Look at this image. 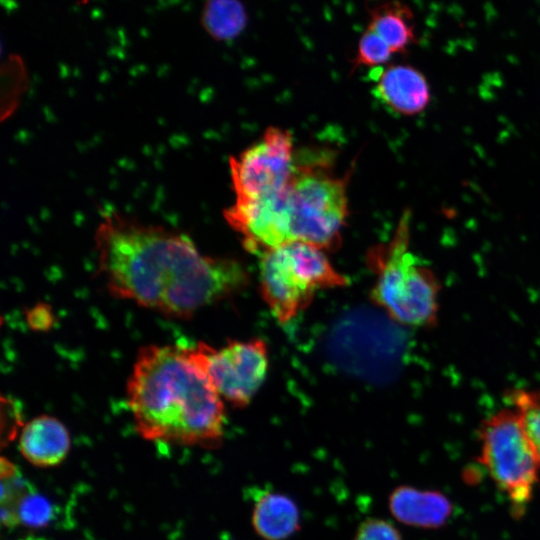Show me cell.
Wrapping results in <instances>:
<instances>
[{
	"label": "cell",
	"instance_id": "20",
	"mask_svg": "<svg viewBox=\"0 0 540 540\" xmlns=\"http://www.w3.org/2000/svg\"><path fill=\"white\" fill-rule=\"evenodd\" d=\"M27 321L32 329L47 330L53 325V315L47 306L38 304L28 312Z\"/></svg>",
	"mask_w": 540,
	"mask_h": 540
},
{
	"label": "cell",
	"instance_id": "16",
	"mask_svg": "<svg viewBox=\"0 0 540 540\" xmlns=\"http://www.w3.org/2000/svg\"><path fill=\"white\" fill-rule=\"evenodd\" d=\"M505 399L516 411L540 465V389H510Z\"/></svg>",
	"mask_w": 540,
	"mask_h": 540
},
{
	"label": "cell",
	"instance_id": "3",
	"mask_svg": "<svg viewBox=\"0 0 540 540\" xmlns=\"http://www.w3.org/2000/svg\"><path fill=\"white\" fill-rule=\"evenodd\" d=\"M328 156L295 157L292 176L278 193L253 202L244 227L252 244L266 252L304 242L335 249L348 215V177L336 176Z\"/></svg>",
	"mask_w": 540,
	"mask_h": 540
},
{
	"label": "cell",
	"instance_id": "18",
	"mask_svg": "<svg viewBox=\"0 0 540 540\" xmlns=\"http://www.w3.org/2000/svg\"><path fill=\"white\" fill-rule=\"evenodd\" d=\"M50 515L49 503L34 491L26 498L19 511V524L40 526L49 521Z\"/></svg>",
	"mask_w": 540,
	"mask_h": 540
},
{
	"label": "cell",
	"instance_id": "13",
	"mask_svg": "<svg viewBox=\"0 0 540 540\" xmlns=\"http://www.w3.org/2000/svg\"><path fill=\"white\" fill-rule=\"evenodd\" d=\"M367 29L381 37L394 54L406 52L415 43L413 11L398 0L371 8Z\"/></svg>",
	"mask_w": 540,
	"mask_h": 540
},
{
	"label": "cell",
	"instance_id": "8",
	"mask_svg": "<svg viewBox=\"0 0 540 540\" xmlns=\"http://www.w3.org/2000/svg\"><path fill=\"white\" fill-rule=\"evenodd\" d=\"M191 350L221 398L235 407L248 405L266 377L268 352L260 339L229 341L218 349L199 342Z\"/></svg>",
	"mask_w": 540,
	"mask_h": 540
},
{
	"label": "cell",
	"instance_id": "9",
	"mask_svg": "<svg viewBox=\"0 0 540 540\" xmlns=\"http://www.w3.org/2000/svg\"><path fill=\"white\" fill-rule=\"evenodd\" d=\"M374 71L376 77L372 93L392 112L412 116L422 112L429 104V84L418 69L398 64Z\"/></svg>",
	"mask_w": 540,
	"mask_h": 540
},
{
	"label": "cell",
	"instance_id": "11",
	"mask_svg": "<svg viewBox=\"0 0 540 540\" xmlns=\"http://www.w3.org/2000/svg\"><path fill=\"white\" fill-rule=\"evenodd\" d=\"M388 506L396 520L419 528H439L446 524L453 511L452 503L444 494L407 485L391 492Z\"/></svg>",
	"mask_w": 540,
	"mask_h": 540
},
{
	"label": "cell",
	"instance_id": "2",
	"mask_svg": "<svg viewBox=\"0 0 540 540\" xmlns=\"http://www.w3.org/2000/svg\"><path fill=\"white\" fill-rule=\"evenodd\" d=\"M126 397L135 430L145 440L206 449L222 443V398L191 347H141L128 377Z\"/></svg>",
	"mask_w": 540,
	"mask_h": 540
},
{
	"label": "cell",
	"instance_id": "5",
	"mask_svg": "<svg viewBox=\"0 0 540 540\" xmlns=\"http://www.w3.org/2000/svg\"><path fill=\"white\" fill-rule=\"evenodd\" d=\"M260 290L275 318L285 323L305 309L320 289L348 284L322 249L304 242L260 255Z\"/></svg>",
	"mask_w": 540,
	"mask_h": 540
},
{
	"label": "cell",
	"instance_id": "1",
	"mask_svg": "<svg viewBox=\"0 0 540 540\" xmlns=\"http://www.w3.org/2000/svg\"><path fill=\"white\" fill-rule=\"evenodd\" d=\"M95 244L109 293L166 317L191 318L248 284L238 261L204 255L182 233L117 213L99 224Z\"/></svg>",
	"mask_w": 540,
	"mask_h": 540
},
{
	"label": "cell",
	"instance_id": "19",
	"mask_svg": "<svg viewBox=\"0 0 540 540\" xmlns=\"http://www.w3.org/2000/svg\"><path fill=\"white\" fill-rule=\"evenodd\" d=\"M353 540H402V537L390 522L367 518L358 526Z\"/></svg>",
	"mask_w": 540,
	"mask_h": 540
},
{
	"label": "cell",
	"instance_id": "6",
	"mask_svg": "<svg viewBox=\"0 0 540 540\" xmlns=\"http://www.w3.org/2000/svg\"><path fill=\"white\" fill-rule=\"evenodd\" d=\"M480 462L520 516L531 500L540 468L534 450L513 408L486 418L480 427Z\"/></svg>",
	"mask_w": 540,
	"mask_h": 540
},
{
	"label": "cell",
	"instance_id": "4",
	"mask_svg": "<svg viewBox=\"0 0 540 540\" xmlns=\"http://www.w3.org/2000/svg\"><path fill=\"white\" fill-rule=\"evenodd\" d=\"M411 212L402 213L391 241L368 254L375 274L371 298L394 321L412 327L435 324L440 283L409 249Z\"/></svg>",
	"mask_w": 540,
	"mask_h": 540
},
{
	"label": "cell",
	"instance_id": "7",
	"mask_svg": "<svg viewBox=\"0 0 540 540\" xmlns=\"http://www.w3.org/2000/svg\"><path fill=\"white\" fill-rule=\"evenodd\" d=\"M295 157L290 132L267 128L256 143L230 158L234 203L254 202L280 192L292 176Z\"/></svg>",
	"mask_w": 540,
	"mask_h": 540
},
{
	"label": "cell",
	"instance_id": "14",
	"mask_svg": "<svg viewBox=\"0 0 540 540\" xmlns=\"http://www.w3.org/2000/svg\"><path fill=\"white\" fill-rule=\"evenodd\" d=\"M248 23L247 11L240 0H206L201 13V24L218 41L238 37Z\"/></svg>",
	"mask_w": 540,
	"mask_h": 540
},
{
	"label": "cell",
	"instance_id": "10",
	"mask_svg": "<svg viewBox=\"0 0 540 540\" xmlns=\"http://www.w3.org/2000/svg\"><path fill=\"white\" fill-rule=\"evenodd\" d=\"M71 447L66 426L50 415H39L27 422L19 437V450L31 465L40 468L62 463Z\"/></svg>",
	"mask_w": 540,
	"mask_h": 540
},
{
	"label": "cell",
	"instance_id": "15",
	"mask_svg": "<svg viewBox=\"0 0 540 540\" xmlns=\"http://www.w3.org/2000/svg\"><path fill=\"white\" fill-rule=\"evenodd\" d=\"M1 521L8 528L19 524V511L34 487L23 477L18 467L9 459L0 461Z\"/></svg>",
	"mask_w": 540,
	"mask_h": 540
},
{
	"label": "cell",
	"instance_id": "12",
	"mask_svg": "<svg viewBox=\"0 0 540 540\" xmlns=\"http://www.w3.org/2000/svg\"><path fill=\"white\" fill-rule=\"evenodd\" d=\"M251 524L264 540H285L300 529L299 509L284 494L265 493L254 505Z\"/></svg>",
	"mask_w": 540,
	"mask_h": 540
},
{
	"label": "cell",
	"instance_id": "17",
	"mask_svg": "<svg viewBox=\"0 0 540 540\" xmlns=\"http://www.w3.org/2000/svg\"><path fill=\"white\" fill-rule=\"evenodd\" d=\"M393 55V51L385 41L373 31L366 28L358 43L357 52L353 60V68L355 69L358 66L380 68Z\"/></svg>",
	"mask_w": 540,
	"mask_h": 540
}]
</instances>
